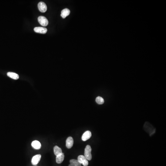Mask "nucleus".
Returning <instances> with one entry per match:
<instances>
[{"label": "nucleus", "instance_id": "0eeeda50", "mask_svg": "<svg viewBox=\"0 0 166 166\" xmlns=\"http://www.w3.org/2000/svg\"><path fill=\"white\" fill-rule=\"evenodd\" d=\"M41 157V156L40 154H38L33 157L32 160V164L34 165H37L40 161Z\"/></svg>", "mask_w": 166, "mask_h": 166}, {"label": "nucleus", "instance_id": "4468645a", "mask_svg": "<svg viewBox=\"0 0 166 166\" xmlns=\"http://www.w3.org/2000/svg\"><path fill=\"white\" fill-rule=\"evenodd\" d=\"M54 153L56 156L60 155L63 153L62 150L61 148L57 146H55L54 148Z\"/></svg>", "mask_w": 166, "mask_h": 166}, {"label": "nucleus", "instance_id": "f8f14e48", "mask_svg": "<svg viewBox=\"0 0 166 166\" xmlns=\"http://www.w3.org/2000/svg\"><path fill=\"white\" fill-rule=\"evenodd\" d=\"M32 146L33 148L36 149H39L41 148V145L40 142L38 141H34L32 143Z\"/></svg>", "mask_w": 166, "mask_h": 166}, {"label": "nucleus", "instance_id": "423d86ee", "mask_svg": "<svg viewBox=\"0 0 166 166\" xmlns=\"http://www.w3.org/2000/svg\"><path fill=\"white\" fill-rule=\"evenodd\" d=\"M74 144V140L72 137H69L67 138L66 141V146L68 149L72 148Z\"/></svg>", "mask_w": 166, "mask_h": 166}, {"label": "nucleus", "instance_id": "39448f33", "mask_svg": "<svg viewBox=\"0 0 166 166\" xmlns=\"http://www.w3.org/2000/svg\"><path fill=\"white\" fill-rule=\"evenodd\" d=\"M38 8L39 11L42 12H45L47 10L46 4L43 2H40L38 4Z\"/></svg>", "mask_w": 166, "mask_h": 166}, {"label": "nucleus", "instance_id": "9b49d317", "mask_svg": "<svg viewBox=\"0 0 166 166\" xmlns=\"http://www.w3.org/2000/svg\"><path fill=\"white\" fill-rule=\"evenodd\" d=\"M64 153H62L56 157V162L58 164L62 163L64 161Z\"/></svg>", "mask_w": 166, "mask_h": 166}, {"label": "nucleus", "instance_id": "f03ea898", "mask_svg": "<svg viewBox=\"0 0 166 166\" xmlns=\"http://www.w3.org/2000/svg\"><path fill=\"white\" fill-rule=\"evenodd\" d=\"M91 150L92 149L91 146L89 145H87L85 149L84 156L88 160L90 161L92 159Z\"/></svg>", "mask_w": 166, "mask_h": 166}, {"label": "nucleus", "instance_id": "f257e3e1", "mask_svg": "<svg viewBox=\"0 0 166 166\" xmlns=\"http://www.w3.org/2000/svg\"><path fill=\"white\" fill-rule=\"evenodd\" d=\"M144 128L145 130L149 133V135L151 136L155 132V129L149 122H146L144 124Z\"/></svg>", "mask_w": 166, "mask_h": 166}, {"label": "nucleus", "instance_id": "1a4fd4ad", "mask_svg": "<svg viewBox=\"0 0 166 166\" xmlns=\"http://www.w3.org/2000/svg\"><path fill=\"white\" fill-rule=\"evenodd\" d=\"M92 135L91 131H87L85 132L82 136V139L83 141H86L89 139Z\"/></svg>", "mask_w": 166, "mask_h": 166}, {"label": "nucleus", "instance_id": "9d476101", "mask_svg": "<svg viewBox=\"0 0 166 166\" xmlns=\"http://www.w3.org/2000/svg\"><path fill=\"white\" fill-rule=\"evenodd\" d=\"M70 11L67 8H65L61 11V16L63 18H65L70 14Z\"/></svg>", "mask_w": 166, "mask_h": 166}, {"label": "nucleus", "instance_id": "dca6fc26", "mask_svg": "<svg viewBox=\"0 0 166 166\" xmlns=\"http://www.w3.org/2000/svg\"><path fill=\"white\" fill-rule=\"evenodd\" d=\"M96 101L98 104L99 105L102 104L104 102L103 98L100 96L97 97L96 99Z\"/></svg>", "mask_w": 166, "mask_h": 166}, {"label": "nucleus", "instance_id": "2eb2a0df", "mask_svg": "<svg viewBox=\"0 0 166 166\" xmlns=\"http://www.w3.org/2000/svg\"><path fill=\"white\" fill-rule=\"evenodd\" d=\"M70 163L72 166H81V164L76 160L71 159L70 161Z\"/></svg>", "mask_w": 166, "mask_h": 166}, {"label": "nucleus", "instance_id": "f3484780", "mask_svg": "<svg viewBox=\"0 0 166 166\" xmlns=\"http://www.w3.org/2000/svg\"><path fill=\"white\" fill-rule=\"evenodd\" d=\"M69 166H72V165H71V164H69Z\"/></svg>", "mask_w": 166, "mask_h": 166}, {"label": "nucleus", "instance_id": "6e6552de", "mask_svg": "<svg viewBox=\"0 0 166 166\" xmlns=\"http://www.w3.org/2000/svg\"><path fill=\"white\" fill-rule=\"evenodd\" d=\"M34 31L36 33L45 34L47 32V30L46 28L41 27H37L34 28Z\"/></svg>", "mask_w": 166, "mask_h": 166}, {"label": "nucleus", "instance_id": "7ed1b4c3", "mask_svg": "<svg viewBox=\"0 0 166 166\" xmlns=\"http://www.w3.org/2000/svg\"><path fill=\"white\" fill-rule=\"evenodd\" d=\"M39 23L43 26H46L48 24V21L46 18L44 16H39L38 18Z\"/></svg>", "mask_w": 166, "mask_h": 166}, {"label": "nucleus", "instance_id": "20e7f679", "mask_svg": "<svg viewBox=\"0 0 166 166\" xmlns=\"http://www.w3.org/2000/svg\"><path fill=\"white\" fill-rule=\"evenodd\" d=\"M78 160L79 162L80 163L82 164L84 166H87L88 165V161L84 156L82 155L79 156L78 158Z\"/></svg>", "mask_w": 166, "mask_h": 166}, {"label": "nucleus", "instance_id": "ddd939ff", "mask_svg": "<svg viewBox=\"0 0 166 166\" xmlns=\"http://www.w3.org/2000/svg\"><path fill=\"white\" fill-rule=\"evenodd\" d=\"M7 75L9 77L14 79L17 80L19 78V76L16 73H14L8 72L7 74Z\"/></svg>", "mask_w": 166, "mask_h": 166}]
</instances>
